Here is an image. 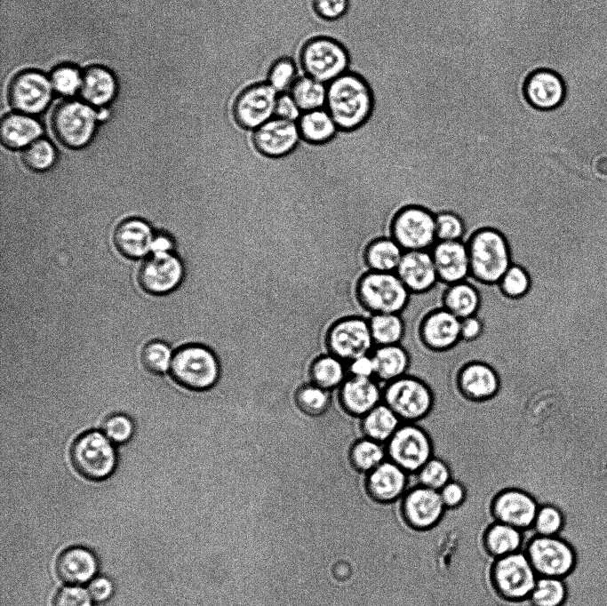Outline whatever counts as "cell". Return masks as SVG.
<instances>
[{
    "label": "cell",
    "instance_id": "cell-1",
    "mask_svg": "<svg viewBox=\"0 0 607 606\" xmlns=\"http://www.w3.org/2000/svg\"><path fill=\"white\" fill-rule=\"evenodd\" d=\"M324 108L338 130L355 131L362 127L373 112V91L363 75L347 71L327 84Z\"/></svg>",
    "mask_w": 607,
    "mask_h": 606
},
{
    "label": "cell",
    "instance_id": "cell-2",
    "mask_svg": "<svg viewBox=\"0 0 607 606\" xmlns=\"http://www.w3.org/2000/svg\"><path fill=\"white\" fill-rule=\"evenodd\" d=\"M470 275L486 283H499L512 265L509 247L504 235L484 228L468 241Z\"/></svg>",
    "mask_w": 607,
    "mask_h": 606
},
{
    "label": "cell",
    "instance_id": "cell-3",
    "mask_svg": "<svg viewBox=\"0 0 607 606\" xmlns=\"http://www.w3.org/2000/svg\"><path fill=\"white\" fill-rule=\"evenodd\" d=\"M170 372L180 387L192 391H204L214 386L220 375L215 354L200 344H186L173 354Z\"/></svg>",
    "mask_w": 607,
    "mask_h": 606
},
{
    "label": "cell",
    "instance_id": "cell-4",
    "mask_svg": "<svg viewBox=\"0 0 607 606\" xmlns=\"http://www.w3.org/2000/svg\"><path fill=\"white\" fill-rule=\"evenodd\" d=\"M357 298L371 315L400 314L408 303L410 291L395 272L369 271L358 281Z\"/></svg>",
    "mask_w": 607,
    "mask_h": 606
},
{
    "label": "cell",
    "instance_id": "cell-5",
    "mask_svg": "<svg viewBox=\"0 0 607 606\" xmlns=\"http://www.w3.org/2000/svg\"><path fill=\"white\" fill-rule=\"evenodd\" d=\"M70 459L74 468L82 476L92 481H101L114 473L117 464V452L114 443L103 432L90 430L73 442Z\"/></svg>",
    "mask_w": 607,
    "mask_h": 606
},
{
    "label": "cell",
    "instance_id": "cell-6",
    "mask_svg": "<svg viewBox=\"0 0 607 606\" xmlns=\"http://www.w3.org/2000/svg\"><path fill=\"white\" fill-rule=\"evenodd\" d=\"M349 63L346 47L329 36L310 38L300 52V64L305 75L325 84L346 73Z\"/></svg>",
    "mask_w": 607,
    "mask_h": 606
},
{
    "label": "cell",
    "instance_id": "cell-7",
    "mask_svg": "<svg viewBox=\"0 0 607 606\" xmlns=\"http://www.w3.org/2000/svg\"><path fill=\"white\" fill-rule=\"evenodd\" d=\"M433 394L421 379L404 375L382 387V402L403 422L415 423L423 419L433 405Z\"/></svg>",
    "mask_w": 607,
    "mask_h": 606
},
{
    "label": "cell",
    "instance_id": "cell-8",
    "mask_svg": "<svg viewBox=\"0 0 607 606\" xmlns=\"http://www.w3.org/2000/svg\"><path fill=\"white\" fill-rule=\"evenodd\" d=\"M538 578L523 550L497 558L492 567L493 585L508 601L528 599Z\"/></svg>",
    "mask_w": 607,
    "mask_h": 606
},
{
    "label": "cell",
    "instance_id": "cell-9",
    "mask_svg": "<svg viewBox=\"0 0 607 606\" xmlns=\"http://www.w3.org/2000/svg\"><path fill=\"white\" fill-rule=\"evenodd\" d=\"M98 119L99 115L92 106L84 101L68 100L54 109L51 124L62 144L77 148L92 139Z\"/></svg>",
    "mask_w": 607,
    "mask_h": 606
},
{
    "label": "cell",
    "instance_id": "cell-10",
    "mask_svg": "<svg viewBox=\"0 0 607 606\" xmlns=\"http://www.w3.org/2000/svg\"><path fill=\"white\" fill-rule=\"evenodd\" d=\"M387 459L409 474H416L432 457L429 435L416 423L403 422L386 443Z\"/></svg>",
    "mask_w": 607,
    "mask_h": 606
},
{
    "label": "cell",
    "instance_id": "cell-11",
    "mask_svg": "<svg viewBox=\"0 0 607 606\" xmlns=\"http://www.w3.org/2000/svg\"><path fill=\"white\" fill-rule=\"evenodd\" d=\"M523 550L539 577L563 578L575 564L572 547L557 536L533 535L524 543Z\"/></svg>",
    "mask_w": 607,
    "mask_h": 606
},
{
    "label": "cell",
    "instance_id": "cell-12",
    "mask_svg": "<svg viewBox=\"0 0 607 606\" xmlns=\"http://www.w3.org/2000/svg\"><path fill=\"white\" fill-rule=\"evenodd\" d=\"M327 346L330 354L348 363L371 355L375 348L369 319L358 316L345 317L334 323L328 331Z\"/></svg>",
    "mask_w": 607,
    "mask_h": 606
},
{
    "label": "cell",
    "instance_id": "cell-13",
    "mask_svg": "<svg viewBox=\"0 0 607 606\" xmlns=\"http://www.w3.org/2000/svg\"><path fill=\"white\" fill-rule=\"evenodd\" d=\"M277 96L267 82L248 85L234 100L232 118L242 129L254 131L275 116Z\"/></svg>",
    "mask_w": 607,
    "mask_h": 606
},
{
    "label": "cell",
    "instance_id": "cell-14",
    "mask_svg": "<svg viewBox=\"0 0 607 606\" xmlns=\"http://www.w3.org/2000/svg\"><path fill=\"white\" fill-rule=\"evenodd\" d=\"M392 238L405 251H431L437 242L435 215L417 206L401 211L392 225Z\"/></svg>",
    "mask_w": 607,
    "mask_h": 606
},
{
    "label": "cell",
    "instance_id": "cell-15",
    "mask_svg": "<svg viewBox=\"0 0 607 606\" xmlns=\"http://www.w3.org/2000/svg\"><path fill=\"white\" fill-rule=\"evenodd\" d=\"M50 78L35 71H23L14 76L8 89L12 107L20 113L38 114L44 110L52 96Z\"/></svg>",
    "mask_w": 607,
    "mask_h": 606
},
{
    "label": "cell",
    "instance_id": "cell-16",
    "mask_svg": "<svg viewBox=\"0 0 607 606\" xmlns=\"http://www.w3.org/2000/svg\"><path fill=\"white\" fill-rule=\"evenodd\" d=\"M445 509L439 491L421 485L409 488L402 498L403 518L416 530H425L435 526Z\"/></svg>",
    "mask_w": 607,
    "mask_h": 606
},
{
    "label": "cell",
    "instance_id": "cell-17",
    "mask_svg": "<svg viewBox=\"0 0 607 606\" xmlns=\"http://www.w3.org/2000/svg\"><path fill=\"white\" fill-rule=\"evenodd\" d=\"M184 268L180 260L171 252L152 253L140 267V286L151 294H165L182 281Z\"/></svg>",
    "mask_w": 607,
    "mask_h": 606
},
{
    "label": "cell",
    "instance_id": "cell-18",
    "mask_svg": "<svg viewBox=\"0 0 607 606\" xmlns=\"http://www.w3.org/2000/svg\"><path fill=\"white\" fill-rule=\"evenodd\" d=\"M253 144L269 157H282L292 152L301 138L297 122L274 116L253 131Z\"/></svg>",
    "mask_w": 607,
    "mask_h": 606
},
{
    "label": "cell",
    "instance_id": "cell-19",
    "mask_svg": "<svg viewBox=\"0 0 607 606\" xmlns=\"http://www.w3.org/2000/svg\"><path fill=\"white\" fill-rule=\"evenodd\" d=\"M539 504L529 493L519 489H507L496 496L492 513L500 522L522 531L531 529Z\"/></svg>",
    "mask_w": 607,
    "mask_h": 606
},
{
    "label": "cell",
    "instance_id": "cell-20",
    "mask_svg": "<svg viewBox=\"0 0 607 606\" xmlns=\"http://www.w3.org/2000/svg\"><path fill=\"white\" fill-rule=\"evenodd\" d=\"M410 486V474L389 459L369 472L365 479L368 496L381 504L393 503L403 497Z\"/></svg>",
    "mask_w": 607,
    "mask_h": 606
},
{
    "label": "cell",
    "instance_id": "cell-21",
    "mask_svg": "<svg viewBox=\"0 0 607 606\" xmlns=\"http://www.w3.org/2000/svg\"><path fill=\"white\" fill-rule=\"evenodd\" d=\"M438 279L449 285L463 282L470 275L467 245L461 241H437L431 249Z\"/></svg>",
    "mask_w": 607,
    "mask_h": 606
},
{
    "label": "cell",
    "instance_id": "cell-22",
    "mask_svg": "<svg viewBox=\"0 0 607 606\" xmlns=\"http://www.w3.org/2000/svg\"><path fill=\"white\" fill-rule=\"evenodd\" d=\"M420 336L430 349L449 350L461 339L460 319L444 307L433 310L421 323Z\"/></svg>",
    "mask_w": 607,
    "mask_h": 606
},
{
    "label": "cell",
    "instance_id": "cell-23",
    "mask_svg": "<svg viewBox=\"0 0 607 606\" xmlns=\"http://www.w3.org/2000/svg\"><path fill=\"white\" fill-rule=\"evenodd\" d=\"M410 292H424L437 282L431 251H405L395 270Z\"/></svg>",
    "mask_w": 607,
    "mask_h": 606
},
{
    "label": "cell",
    "instance_id": "cell-24",
    "mask_svg": "<svg viewBox=\"0 0 607 606\" xmlns=\"http://www.w3.org/2000/svg\"><path fill=\"white\" fill-rule=\"evenodd\" d=\"M382 385L374 378L348 375L339 387V398L350 414L363 417L382 403Z\"/></svg>",
    "mask_w": 607,
    "mask_h": 606
},
{
    "label": "cell",
    "instance_id": "cell-25",
    "mask_svg": "<svg viewBox=\"0 0 607 606\" xmlns=\"http://www.w3.org/2000/svg\"><path fill=\"white\" fill-rule=\"evenodd\" d=\"M461 394L473 401H484L493 397L499 389L497 371L488 363L475 361L464 364L457 377Z\"/></svg>",
    "mask_w": 607,
    "mask_h": 606
},
{
    "label": "cell",
    "instance_id": "cell-26",
    "mask_svg": "<svg viewBox=\"0 0 607 606\" xmlns=\"http://www.w3.org/2000/svg\"><path fill=\"white\" fill-rule=\"evenodd\" d=\"M529 103L539 109H552L563 100L565 89L561 77L553 71L540 69L532 73L524 85Z\"/></svg>",
    "mask_w": 607,
    "mask_h": 606
},
{
    "label": "cell",
    "instance_id": "cell-27",
    "mask_svg": "<svg viewBox=\"0 0 607 606\" xmlns=\"http://www.w3.org/2000/svg\"><path fill=\"white\" fill-rule=\"evenodd\" d=\"M56 570L60 578L72 586L90 582L98 570L96 556L87 548L72 546L58 558Z\"/></svg>",
    "mask_w": 607,
    "mask_h": 606
},
{
    "label": "cell",
    "instance_id": "cell-28",
    "mask_svg": "<svg viewBox=\"0 0 607 606\" xmlns=\"http://www.w3.org/2000/svg\"><path fill=\"white\" fill-rule=\"evenodd\" d=\"M154 235L150 227L139 219L122 221L114 232L116 248L124 256L137 259L151 251Z\"/></svg>",
    "mask_w": 607,
    "mask_h": 606
},
{
    "label": "cell",
    "instance_id": "cell-29",
    "mask_svg": "<svg viewBox=\"0 0 607 606\" xmlns=\"http://www.w3.org/2000/svg\"><path fill=\"white\" fill-rule=\"evenodd\" d=\"M116 83L113 74L100 66L90 67L82 74L79 93L86 104L102 107L116 95Z\"/></svg>",
    "mask_w": 607,
    "mask_h": 606
},
{
    "label": "cell",
    "instance_id": "cell-30",
    "mask_svg": "<svg viewBox=\"0 0 607 606\" xmlns=\"http://www.w3.org/2000/svg\"><path fill=\"white\" fill-rule=\"evenodd\" d=\"M371 356L375 367L374 379L382 386L407 374L410 357L401 344L375 347Z\"/></svg>",
    "mask_w": 607,
    "mask_h": 606
},
{
    "label": "cell",
    "instance_id": "cell-31",
    "mask_svg": "<svg viewBox=\"0 0 607 606\" xmlns=\"http://www.w3.org/2000/svg\"><path fill=\"white\" fill-rule=\"evenodd\" d=\"M41 134L40 124L27 114H9L2 119L0 137L2 143L9 148H26Z\"/></svg>",
    "mask_w": 607,
    "mask_h": 606
},
{
    "label": "cell",
    "instance_id": "cell-32",
    "mask_svg": "<svg viewBox=\"0 0 607 606\" xmlns=\"http://www.w3.org/2000/svg\"><path fill=\"white\" fill-rule=\"evenodd\" d=\"M297 125L300 138L310 144L326 143L339 131L325 108L302 112Z\"/></svg>",
    "mask_w": 607,
    "mask_h": 606
},
{
    "label": "cell",
    "instance_id": "cell-33",
    "mask_svg": "<svg viewBox=\"0 0 607 606\" xmlns=\"http://www.w3.org/2000/svg\"><path fill=\"white\" fill-rule=\"evenodd\" d=\"M403 421L383 402L362 417V429L366 438L386 444Z\"/></svg>",
    "mask_w": 607,
    "mask_h": 606
},
{
    "label": "cell",
    "instance_id": "cell-34",
    "mask_svg": "<svg viewBox=\"0 0 607 606\" xmlns=\"http://www.w3.org/2000/svg\"><path fill=\"white\" fill-rule=\"evenodd\" d=\"M523 531L500 522L491 525L484 535L486 550L496 559L523 550Z\"/></svg>",
    "mask_w": 607,
    "mask_h": 606
},
{
    "label": "cell",
    "instance_id": "cell-35",
    "mask_svg": "<svg viewBox=\"0 0 607 606\" xmlns=\"http://www.w3.org/2000/svg\"><path fill=\"white\" fill-rule=\"evenodd\" d=\"M480 306L477 290L463 281L448 286L443 297V307L462 320L476 315Z\"/></svg>",
    "mask_w": 607,
    "mask_h": 606
},
{
    "label": "cell",
    "instance_id": "cell-36",
    "mask_svg": "<svg viewBox=\"0 0 607 606\" xmlns=\"http://www.w3.org/2000/svg\"><path fill=\"white\" fill-rule=\"evenodd\" d=\"M403 252L393 238H379L367 246L364 258L371 271L395 272Z\"/></svg>",
    "mask_w": 607,
    "mask_h": 606
},
{
    "label": "cell",
    "instance_id": "cell-37",
    "mask_svg": "<svg viewBox=\"0 0 607 606\" xmlns=\"http://www.w3.org/2000/svg\"><path fill=\"white\" fill-rule=\"evenodd\" d=\"M311 381L325 390L341 386L348 376L347 363L332 355L318 357L310 370Z\"/></svg>",
    "mask_w": 607,
    "mask_h": 606
},
{
    "label": "cell",
    "instance_id": "cell-38",
    "mask_svg": "<svg viewBox=\"0 0 607 606\" xmlns=\"http://www.w3.org/2000/svg\"><path fill=\"white\" fill-rule=\"evenodd\" d=\"M301 112L323 108L326 102L327 84L307 75L298 76L288 92Z\"/></svg>",
    "mask_w": 607,
    "mask_h": 606
},
{
    "label": "cell",
    "instance_id": "cell-39",
    "mask_svg": "<svg viewBox=\"0 0 607 606\" xmlns=\"http://www.w3.org/2000/svg\"><path fill=\"white\" fill-rule=\"evenodd\" d=\"M375 347L400 344L405 331L400 314H376L369 319Z\"/></svg>",
    "mask_w": 607,
    "mask_h": 606
},
{
    "label": "cell",
    "instance_id": "cell-40",
    "mask_svg": "<svg viewBox=\"0 0 607 606\" xmlns=\"http://www.w3.org/2000/svg\"><path fill=\"white\" fill-rule=\"evenodd\" d=\"M386 459V444L366 437L358 440L350 451L352 465L357 471L364 474H368Z\"/></svg>",
    "mask_w": 607,
    "mask_h": 606
},
{
    "label": "cell",
    "instance_id": "cell-41",
    "mask_svg": "<svg viewBox=\"0 0 607 606\" xmlns=\"http://www.w3.org/2000/svg\"><path fill=\"white\" fill-rule=\"evenodd\" d=\"M451 480L449 466L443 459L432 457L416 474H410V486L421 485L439 491Z\"/></svg>",
    "mask_w": 607,
    "mask_h": 606
},
{
    "label": "cell",
    "instance_id": "cell-42",
    "mask_svg": "<svg viewBox=\"0 0 607 606\" xmlns=\"http://www.w3.org/2000/svg\"><path fill=\"white\" fill-rule=\"evenodd\" d=\"M566 598L563 578L539 577L529 599L533 606H562Z\"/></svg>",
    "mask_w": 607,
    "mask_h": 606
},
{
    "label": "cell",
    "instance_id": "cell-43",
    "mask_svg": "<svg viewBox=\"0 0 607 606\" xmlns=\"http://www.w3.org/2000/svg\"><path fill=\"white\" fill-rule=\"evenodd\" d=\"M172 356V348L166 342L152 340L142 348L140 359L148 371L161 375L171 368Z\"/></svg>",
    "mask_w": 607,
    "mask_h": 606
},
{
    "label": "cell",
    "instance_id": "cell-44",
    "mask_svg": "<svg viewBox=\"0 0 607 606\" xmlns=\"http://www.w3.org/2000/svg\"><path fill=\"white\" fill-rule=\"evenodd\" d=\"M300 410L310 416L323 414L331 403V391L321 388L313 383L300 387L296 394Z\"/></svg>",
    "mask_w": 607,
    "mask_h": 606
},
{
    "label": "cell",
    "instance_id": "cell-45",
    "mask_svg": "<svg viewBox=\"0 0 607 606\" xmlns=\"http://www.w3.org/2000/svg\"><path fill=\"white\" fill-rule=\"evenodd\" d=\"M297 78L294 60L289 57H281L269 68L267 83L279 94L288 92Z\"/></svg>",
    "mask_w": 607,
    "mask_h": 606
},
{
    "label": "cell",
    "instance_id": "cell-46",
    "mask_svg": "<svg viewBox=\"0 0 607 606\" xmlns=\"http://www.w3.org/2000/svg\"><path fill=\"white\" fill-rule=\"evenodd\" d=\"M56 153L53 146L46 140L37 139L25 148L22 153L24 163L31 170L42 171L54 163Z\"/></svg>",
    "mask_w": 607,
    "mask_h": 606
},
{
    "label": "cell",
    "instance_id": "cell-47",
    "mask_svg": "<svg viewBox=\"0 0 607 606\" xmlns=\"http://www.w3.org/2000/svg\"><path fill=\"white\" fill-rule=\"evenodd\" d=\"M562 512L553 505L539 506L531 531L537 536H557L563 526Z\"/></svg>",
    "mask_w": 607,
    "mask_h": 606
},
{
    "label": "cell",
    "instance_id": "cell-48",
    "mask_svg": "<svg viewBox=\"0 0 607 606\" xmlns=\"http://www.w3.org/2000/svg\"><path fill=\"white\" fill-rule=\"evenodd\" d=\"M135 425L126 414L114 413L102 423L103 434L114 443L123 444L129 442L134 435Z\"/></svg>",
    "mask_w": 607,
    "mask_h": 606
},
{
    "label": "cell",
    "instance_id": "cell-49",
    "mask_svg": "<svg viewBox=\"0 0 607 606\" xmlns=\"http://www.w3.org/2000/svg\"><path fill=\"white\" fill-rule=\"evenodd\" d=\"M50 81L54 92L60 95L70 97L79 92L82 74L75 67L60 66L52 73Z\"/></svg>",
    "mask_w": 607,
    "mask_h": 606
},
{
    "label": "cell",
    "instance_id": "cell-50",
    "mask_svg": "<svg viewBox=\"0 0 607 606\" xmlns=\"http://www.w3.org/2000/svg\"><path fill=\"white\" fill-rule=\"evenodd\" d=\"M530 277L522 267L512 264L499 284L503 293L513 299L523 297L530 289Z\"/></svg>",
    "mask_w": 607,
    "mask_h": 606
},
{
    "label": "cell",
    "instance_id": "cell-51",
    "mask_svg": "<svg viewBox=\"0 0 607 606\" xmlns=\"http://www.w3.org/2000/svg\"><path fill=\"white\" fill-rule=\"evenodd\" d=\"M465 235L462 219L452 212H442L435 215V235L437 241H461Z\"/></svg>",
    "mask_w": 607,
    "mask_h": 606
},
{
    "label": "cell",
    "instance_id": "cell-52",
    "mask_svg": "<svg viewBox=\"0 0 607 606\" xmlns=\"http://www.w3.org/2000/svg\"><path fill=\"white\" fill-rule=\"evenodd\" d=\"M92 602L87 589L70 585L57 593L52 606H92Z\"/></svg>",
    "mask_w": 607,
    "mask_h": 606
},
{
    "label": "cell",
    "instance_id": "cell-53",
    "mask_svg": "<svg viewBox=\"0 0 607 606\" xmlns=\"http://www.w3.org/2000/svg\"><path fill=\"white\" fill-rule=\"evenodd\" d=\"M349 0H312L315 13L323 20L334 21L348 10Z\"/></svg>",
    "mask_w": 607,
    "mask_h": 606
},
{
    "label": "cell",
    "instance_id": "cell-54",
    "mask_svg": "<svg viewBox=\"0 0 607 606\" xmlns=\"http://www.w3.org/2000/svg\"><path fill=\"white\" fill-rule=\"evenodd\" d=\"M301 110L289 92L279 93L276 102L275 116L297 122Z\"/></svg>",
    "mask_w": 607,
    "mask_h": 606
},
{
    "label": "cell",
    "instance_id": "cell-55",
    "mask_svg": "<svg viewBox=\"0 0 607 606\" xmlns=\"http://www.w3.org/2000/svg\"><path fill=\"white\" fill-rule=\"evenodd\" d=\"M439 493L446 508L459 507L466 498L464 486L455 480H451L439 490Z\"/></svg>",
    "mask_w": 607,
    "mask_h": 606
},
{
    "label": "cell",
    "instance_id": "cell-56",
    "mask_svg": "<svg viewBox=\"0 0 607 606\" xmlns=\"http://www.w3.org/2000/svg\"><path fill=\"white\" fill-rule=\"evenodd\" d=\"M87 591L95 602L108 600L114 591L112 582L106 577H94L88 585Z\"/></svg>",
    "mask_w": 607,
    "mask_h": 606
},
{
    "label": "cell",
    "instance_id": "cell-57",
    "mask_svg": "<svg viewBox=\"0 0 607 606\" xmlns=\"http://www.w3.org/2000/svg\"><path fill=\"white\" fill-rule=\"evenodd\" d=\"M347 371L350 376L374 378L375 367L371 354L358 357L347 363Z\"/></svg>",
    "mask_w": 607,
    "mask_h": 606
},
{
    "label": "cell",
    "instance_id": "cell-58",
    "mask_svg": "<svg viewBox=\"0 0 607 606\" xmlns=\"http://www.w3.org/2000/svg\"><path fill=\"white\" fill-rule=\"evenodd\" d=\"M483 331V322L476 315L460 320V338L465 341L475 340Z\"/></svg>",
    "mask_w": 607,
    "mask_h": 606
},
{
    "label": "cell",
    "instance_id": "cell-59",
    "mask_svg": "<svg viewBox=\"0 0 607 606\" xmlns=\"http://www.w3.org/2000/svg\"><path fill=\"white\" fill-rule=\"evenodd\" d=\"M172 248V242L164 235H158L154 237L151 252L152 253H165L170 252Z\"/></svg>",
    "mask_w": 607,
    "mask_h": 606
}]
</instances>
